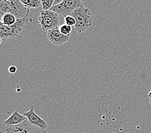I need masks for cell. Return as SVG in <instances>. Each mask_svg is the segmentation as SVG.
<instances>
[{
    "label": "cell",
    "mask_w": 151,
    "mask_h": 133,
    "mask_svg": "<svg viewBox=\"0 0 151 133\" xmlns=\"http://www.w3.org/2000/svg\"><path fill=\"white\" fill-rule=\"evenodd\" d=\"M150 105H151V98H150Z\"/></svg>",
    "instance_id": "18"
},
{
    "label": "cell",
    "mask_w": 151,
    "mask_h": 133,
    "mask_svg": "<svg viewBox=\"0 0 151 133\" xmlns=\"http://www.w3.org/2000/svg\"><path fill=\"white\" fill-rule=\"evenodd\" d=\"M71 16L76 20L75 28L78 33H84L93 23V17L90 10L84 5L75 10Z\"/></svg>",
    "instance_id": "3"
},
{
    "label": "cell",
    "mask_w": 151,
    "mask_h": 133,
    "mask_svg": "<svg viewBox=\"0 0 151 133\" xmlns=\"http://www.w3.org/2000/svg\"><path fill=\"white\" fill-rule=\"evenodd\" d=\"M1 23L5 25H8V26H10V25L16 23L17 21V18L12 14L6 13L1 18Z\"/></svg>",
    "instance_id": "10"
},
{
    "label": "cell",
    "mask_w": 151,
    "mask_h": 133,
    "mask_svg": "<svg viewBox=\"0 0 151 133\" xmlns=\"http://www.w3.org/2000/svg\"><path fill=\"white\" fill-rule=\"evenodd\" d=\"M46 36L50 43L56 46L63 45L70 39V35H65L61 33L59 27L48 31Z\"/></svg>",
    "instance_id": "7"
},
{
    "label": "cell",
    "mask_w": 151,
    "mask_h": 133,
    "mask_svg": "<svg viewBox=\"0 0 151 133\" xmlns=\"http://www.w3.org/2000/svg\"><path fill=\"white\" fill-rule=\"evenodd\" d=\"M23 115L27 118L28 120L32 124H33L35 126L41 128L43 130H46L48 128V124L45 120H43L42 118L35 113L34 110V106H31V109L27 111V112L23 113Z\"/></svg>",
    "instance_id": "8"
},
{
    "label": "cell",
    "mask_w": 151,
    "mask_h": 133,
    "mask_svg": "<svg viewBox=\"0 0 151 133\" xmlns=\"http://www.w3.org/2000/svg\"><path fill=\"white\" fill-rule=\"evenodd\" d=\"M59 14L51 10H41L39 17V25L42 31H48L59 27Z\"/></svg>",
    "instance_id": "5"
},
{
    "label": "cell",
    "mask_w": 151,
    "mask_h": 133,
    "mask_svg": "<svg viewBox=\"0 0 151 133\" xmlns=\"http://www.w3.org/2000/svg\"><path fill=\"white\" fill-rule=\"evenodd\" d=\"M27 118L24 116L23 115H21L19 113L18 111L16 110L14 111L13 114L10 116L8 119L6 120L3 124L5 125H18L22 123L24 120H26Z\"/></svg>",
    "instance_id": "9"
},
{
    "label": "cell",
    "mask_w": 151,
    "mask_h": 133,
    "mask_svg": "<svg viewBox=\"0 0 151 133\" xmlns=\"http://www.w3.org/2000/svg\"><path fill=\"white\" fill-rule=\"evenodd\" d=\"M9 71L10 74H14L16 73L17 68L15 66H10L9 68Z\"/></svg>",
    "instance_id": "15"
},
{
    "label": "cell",
    "mask_w": 151,
    "mask_h": 133,
    "mask_svg": "<svg viewBox=\"0 0 151 133\" xmlns=\"http://www.w3.org/2000/svg\"><path fill=\"white\" fill-rule=\"evenodd\" d=\"M0 133H47V131L32 124L27 119L21 124L15 125L1 124L0 125Z\"/></svg>",
    "instance_id": "4"
},
{
    "label": "cell",
    "mask_w": 151,
    "mask_h": 133,
    "mask_svg": "<svg viewBox=\"0 0 151 133\" xmlns=\"http://www.w3.org/2000/svg\"><path fill=\"white\" fill-rule=\"evenodd\" d=\"M55 0H41L42 10H48L54 5Z\"/></svg>",
    "instance_id": "12"
},
{
    "label": "cell",
    "mask_w": 151,
    "mask_h": 133,
    "mask_svg": "<svg viewBox=\"0 0 151 133\" xmlns=\"http://www.w3.org/2000/svg\"><path fill=\"white\" fill-rule=\"evenodd\" d=\"M64 22H65V24L71 26H75L76 24V20L71 16H66L64 17Z\"/></svg>",
    "instance_id": "14"
},
{
    "label": "cell",
    "mask_w": 151,
    "mask_h": 133,
    "mask_svg": "<svg viewBox=\"0 0 151 133\" xmlns=\"http://www.w3.org/2000/svg\"><path fill=\"white\" fill-rule=\"evenodd\" d=\"M30 9L26 8L19 0H0V17L6 13L12 14L17 19L28 16Z\"/></svg>",
    "instance_id": "2"
},
{
    "label": "cell",
    "mask_w": 151,
    "mask_h": 133,
    "mask_svg": "<svg viewBox=\"0 0 151 133\" xmlns=\"http://www.w3.org/2000/svg\"><path fill=\"white\" fill-rule=\"evenodd\" d=\"M32 23V19L27 16L17 19L16 23L10 26L5 25L1 23L0 24V38L1 40L11 39L17 37L22 33L26 24Z\"/></svg>",
    "instance_id": "1"
},
{
    "label": "cell",
    "mask_w": 151,
    "mask_h": 133,
    "mask_svg": "<svg viewBox=\"0 0 151 133\" xmlns=\"http://www.w3.org/2000/svg\"><path fill=\"white\" fill-rule=\"evenodd\" d=\"M59 29L61 33L65 35H70L72 32V26H69L66 24H62L59 26Z\"/></svg>",
    "instance_id": "13"
},
{
    "label": "cell",
    "mask_w": 151,
    "mask_h": 133,
    "mask_svg": "<svg viewBox=\"0 0 151 133\" xmlns=\"http://www.w3.org/2000/svg\"><path fill=\"white\" fill-rule=\"evenodd\" d=\"M19 1L28 9H37L41 5V0H19Z\"/></svg>",
    "instance_id": "11"
},
{
    "label": "cell",
    "mask_w": 151,
    "mask_h": 133,
    "mask_svg": "<svg viewBox=\"0 0 151 133\" xmlns=\"http://www.w3.org/2000/svg\"><path fill=\"white\" fill-rule=\"evenodd\" d=\"M148 97L150 98H151V90L149 92V93H148Z\"/></svg>",
    "instance_id": "17"
},
{
    "label": "cell",
    "mask_w": 151,
    "mask_h": 133,
    "mask_svg": "<svg viewBox=\"0 0 151 133\" xmlns=\"http://www.w3.org/2000/svg\"><path fill=\"white\" fill-rule=\"evenodd\" d=\"M63 1V0H55V1L54 3V5H56L57 4H59L60 3H61Z\"/></svg>",
    "instance_id": "16"
},
{
    "label": "cell",
    "mask_w": 151,
    "mask_h": 133,
    "mask_svg": "<svg viewBox=\"0 0 151 133\" xmlns=\"http://www.w3.org/2000/svg\"><path fill=\"white\" fill-rule=\"evenodd\" d=\"M83 5L82 0H63L59 4L53 5L50 10L65 17L71 16L75 10Z\"/></svg>",
    "instance_id": "6"
}]
</instances>
